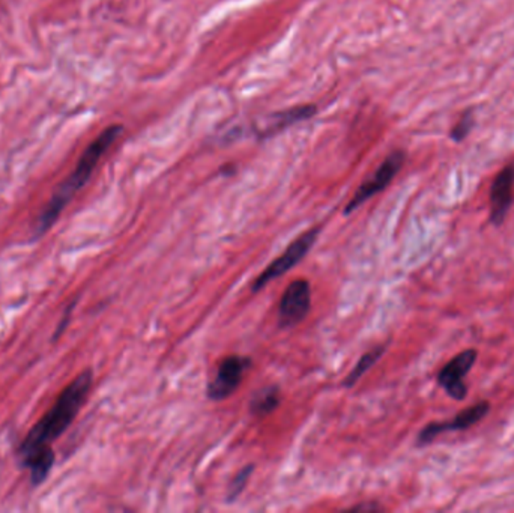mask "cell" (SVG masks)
<instances>
[{"label": "cell", "mask_w": 514, "mask_h": 513, "mask_svg": "<svg viewBox=\"0 0 514 513\" xmlns=\"http://www.w3.org/2000/svg\"><path fill=\"white\" fill-rule=\"evenodd\" d=\"M92 382H94V373L90 369H86L65 387L55 405L51 406L50 411H47L43 419L30 429V433L23 440L18 450L22 466L34 458L35 455L51 447V443L68 429L89 396Z\"/></svg>", "instance_id": "1"}, {"label": "cell", "mask_w": 514, "mask_h": 513, "mask_svg": "<svg viewBox=\"0 0 514 513\" xmlns=\"http://www.w3.org/2000/svg\"><path fill=\"white\" fill-rule=\"evenodd\" d=\"M122 125H111L109 129L104 130L81 155V159L77 162L76 169L73 173L58 187L55 194L51 197L47 206L44 208L43 213L39 215L35 225V236H41L55 225L56 220L59 217L60 213L64 211L65 206L68 205L69 201L76 196L79 190L85 187L86 183L89 181L90 176L94 173L95 167L99 166L100 160L102 155L106 154L109 148L120 139L122 134Z\"/></svg>", "instance_id": "2"}, {"label": "cell", "mask_w": 514, "mask_h": 513, "mask_svg": "<svg viewBox=\"0 0 514 513\" xmlns=\"http://www.w3.org/2000/svg\"><path fill=\"white\" fill-rule=\"evenodd\" d=\"M319 229H311V231L302 234L298 240L290 244L289 247L286 248L285 252L281 256L277 257L276 261L269 264L259 277L256 278L255 283H253V292L260 291L264 289L269 282L276 280L277 277H280L283 274L288 273L290 268H294L295 266L299 264L302 257L306 256L307 253L310 252V248L313 247V244L318 240Z\"/></svg>", "instance_id": "3"}, {"label": "cell", "mask_w": 514, "mask_h": 513, "mask_svg": "<svg viewBox=\"0 0 514 513\" xmlns=\"http://www.w3.org/2000/svg\"><path fill=\"white\" fill-rule=\"evenodd\" d=\"M404 154L402 151H395L393 154L388 155L387 159L383 160V164L378 167V171L374 172L373 175L370 176L369 180L364 181L357 193L353 194L352 199L349 202L344 215H351L353 211L360 208L364 202L369 201L370 197L387 189L390 183L394 180V176L399 173L400 169L404 166Z\"/></svg>", "instance_id": "4"}, {"label": "cell", "mask_w": 514, "mask_h": 513, "mask_svg": "<svg viewBox=\"0 0 514 513\" xmlns=\"http://www.w3.org/2000/svg\"><path fill=\"white\" fill-rule=\"evenodd\" d=\"M311 308L310 283L298 278L290 283L278 304V325L281 329H292L309 315Z\"/></svg>", "instance_id": "5"}, {"label": "cell", "mask_w": 514, "mask_h": 513, "mask_svg": "<svg viewBox=\"0 0 514 513\" xmlns=\"http://www.w3.org/2000/svg\"><path fill=\"white\" fill-rule=\"evenodd\" d=\"M251 366V360L241 355H230L221 361L217 373L208 385V398L215 403L225 401L238 390L244 375Z\"/></svg>", "instance_id": "6"}, {"label": "cell", "mask_w": 514, "mask_h": 513, "mask_svg": "<svg viewBox=\"0 0 514 513\" xmlns=\"http://www.w3.org/2000/svg\"><path fill=\"white\" fill-rule=\"evenodd\" d=\"M477 359H478L477 350H465L441 369V372L438 373V384L446 390L451 399L464 401L467 398V387L464 378L476 364Z\"/></svg>", "instance_id": "7"}, {"label": "cell", "mask_w": 514, "mask_h": 513, "mask_svg": "<svg viewBox=\"0 0 514 513\" xmlns=\"http://www.w3.org/2000/svg\"><path fill=\"white\" fill-rule=\"evenodd\" d=\"M489 411L490 403L488 401H481V403L472 405L471 408H465L464 411H460L459 414L456 415L455 419L450 420V422H432L418 434V438H416L418 445H430L441 434L469 429L485 419L486 415L489 414Z\"/></svg>", "instance_id": "8"}, {"label": "cell", "mask_w": 514, "mask_h": 513, "mask_svg": "<svg viewBox=\"0 0 514 513\" xmlns=\"http://www.w3.org/2000/svg\"><path fill=\"white\" fill-rule=\"evenodd\" d=\"M513 189L514 162L498 173L490 189V222L497 227L506 222L507 215L513 204Z\"/></svg>", "instance_id": "9"}, {"label": "cell", "mask_w": 514, "mask_h": 513, "mask_svg": "<svg viewBox=\"0 0 514 513\" xmlns=\"http://www.w3.org/2000/svg\"><path fill=\"white\" fill-rule=\"evenodd\" d=\"M280 405V392L276 385H269L256 392L251 398L250 411L255 417H265L271 414Z\"/></svg>", "instance_id": "10"}, {"label": "cell", "mask_w": 514, "mask_h": 513, "mask_svg": "<svg viewBox=\"0 0 514 513\" xmlns=\"http://www.w3.org/2000/svg\"><path fill=\"white\" fill-rule=\"evenodd\" d=\"M56 456L53 454V449L48 447V449L39 452L38 455H35L34 458L29 459L26 462L25 468L30 471V479H32V485H41L44 480L47 479V476L50 475L51 468L55 466Z\"/></svg>", "instance_id": "11"}, {"label": "cell", "mask_w": 514, "mask_h": 513, "mask_svg": "<svg viewBox=\"0 0 514 513\" xmlns=\"http://www.w3.org/2000/svg\"><path fill=\"white\" fill-rule=\"evenodd\" d=\"M315 111V108L304 106V108L290 109V110L283 111V113H277V115H274V120L269 122L271 129L267 130V131H278V130L286 129L295 122L310 118Z\"/></svg>", "instance_id": "12"}, {"label": "cell", "mask_w": 514, "mask_h": 513, "mask_svg": "<svg viewBox=\"0 0 514 513\" xmlns=\"http://www.w3.org/2000/svg\"><path fill=\"white\" fill-rule=\"evenodd\" d=\"M387 347L383 345V347H376L372 350V351L366 352L362 355L360 361H358L357 366L352 369V372L349 373L346 380H344V387H352L353 384H357V381L364 375V373L369 371L372 366H373L376 361H378L381 357H383V352H385Z\"/></svg>", "instance_id": "13"}, {"label": "cell", "mask_w": 514, "mask_h": 513, "mask_svg": "<svg viewBox=\"0 0 514 513\" xmlns=\"http://www.w3.org/2000/svg\"><path fill=\"white\" fill-rule=\"evenodd\" d=\"M255 470V466H250L239 471V475L235 477L234 482L230 484L229 494H227V501H234L241 496V492L246 489L247 482L250 479L251 473Z\"/></svg>", "instance_id": "14"}, {"label": "cell", "mask_w": 514, "mask_h": 513, "mask_svg": "<svg viewBox=\"0 0 514 513\" xmlns=\"http://www.w3.org/2000/svg\"><path fill=\"white\" fill-rule=\"evenodd\" d=\"M472 125H474V116H472V111H467V113L462 116V120L456 124L453 131H451V137H453L456 141H464L465 137L471 131Z\"/></svg>", "instance_id": "15"}]
</instances>
